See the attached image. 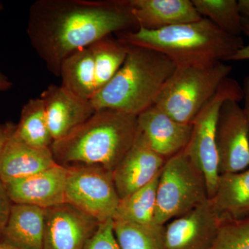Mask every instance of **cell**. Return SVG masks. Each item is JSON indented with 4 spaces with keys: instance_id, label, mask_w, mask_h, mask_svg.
<instances>
[{
    "instance_id": "1",
    "label": "cell",
    "mask_w": 249,
    "mask_h": 249,
    "mask_svg": "<svg viewBox=\"0 0 249 249\" xmlns=\"http://www.w3.org/2000/svg\"><path fill=\"white\" fill-rule=\"evenodd\" d=\"M138 27L129 0H37L29 9L27 31L33 48L58 77L62 61L73 52Z\"/></svg>"
},
{
    "instance_id": "2",
    "label": "cell",
    "mask_w": 249,
    "mask_h": 249,
    "mask_svg": "<svg viewBox=\"0 0 249 249\" xmlns=\"http://www.w3.org/2000/svg\"><path fill=\"white\" fill-rule=\"evenodd\" d=\"M138 131L137 116L98 109L67 137L53 142L51 150L59 165H99L113 173Z\"/></svg>"
},
{
    "instance_id": "3",
    "label": "cell",
    "mask_w": 249,
    "mask_h": 249,
    "mask_svg": "<svg viewBox=\"0 0 249 249\" xmlns=\"http://www.w3.org/2000/svg\"><path fill=\"white\" fill-rule=\"evenodd\" d=\"M121 42L163 54L175 65H197L229 61L245 46L240 36L229 35L203 18L160 30L139 27L116 34Z\"/></svg>"
},
{
    "instance_id": "4",
    "label": "cell",
    "mask_w": 249,
    "mask_h": 249,
    "mask_svg": "<svg viewBox=\"0 0 249 249\" xmlns=\"http://www.w3.org/2000/svg\"><path fill=\"white\" fill-rule=\"evenodd\" d=\"M130 46L124 65L90 101L95 110L114 109L138 116L152 107L177 65L156 51Z\"/></svg>"
},
{
    "instance_id": "5",
    "label": "cell",
    "mask_w": 249,
    "mask_h": 249,
    "mask_svg": "<svg viewBox=\"0 0 249 249\" xmlns=\"http://www.w3.org/2000/svg\"><path fill=\"white\" fill-rule=\"evenodd\" d=\"M231 71L224 62L178 65L155 106L175 121L192 124Z\"/></svg>"
},
{
    "instance_id": "6",
    "label": "cell",
    "mask_w": 249,
    "mask_h": 249,
    "mask_svg": "<svg viewBox=\"0 0 249 249\" xmlns=\"http://www.w3.org/2000/svg\"><path fill=\"white\" fill-rule=\"evenodd\" d=\"M208 199L204 174L183 149L165 160L160 170L154 224L165 226Z\"/></svg>"
},
{
    "instance_id": "7",
    "label": "cell",
    "mask_w": 249,
    "mask_h": 249,
    "mask_svg": "<svg viewBox=\"0 0 249 249\" xmlns=\"http://www.w3.org/2000/svg\"><path fill=\"white\" fill-rule=\"evenodd\" d=\"M242 98V86L237 80L228 77L192 123L191 139L184 150L192 161L204 174L209 199L215 193L220 176L216 143L219 111L227 100L240 102Z\"/></svg>"
},
{
    "instance_id": "8",
    "label": "cell",
    "mask_w": 249,
    "mask_h": 249,
    "mask_svg": "<svg viewBox=\"0 0 249 249\" xmlns=\"http://www.w3.org/2000/svg\"><path fill=\"white\" fill-rule=\"evenodd\" d=\"M66 167L65 202L76 206L99 222L113 219L120 197L112 172L99 165Z\"/></svg>"
},
{
    "instance_id": "9",
    "label": "cell",
    "mask_w": 249,
    "mask_h": 249,
    "mask_svg": "<svg viewBox=\"0 0 249 249\" xmlns=\"http://www.w3.org/2000/svg\"><path fill=\"white\" fill-rule=\"evenodd\" d=\"M216 143L220 175L249 168V128L242 107L235 100L223 103L218 117Z\"/></svg>"
},
{
    "instance_id": "10",
    "label": "cell",
    "mask_w": 249,
    "mask_h": 249,
    "mask_svg": "<svg viewBox=\"0 0 249 249\" xmlns=\"http://www.w3.org/2000/svg\"><path fill=\"white\" fill-rule=\"evenodd\" d=\"M100 223L70 203L49 208L42 249H83Z\"/></svg>"
},
{
    "instance_id": "11",
    "label": "cell",
    "mask_w": 249,
    "mask_h": 249,
    "mask_svg": "<svg viewBox=\"0 0 249 249\" xmlns=\"http://www.w3.org/2000/svg\"><path fill=\"white\" fill-rule=\"evenodd\" d=\"M221 222L211 199L164 226L166 249H211Z\"/></svg>"
},
{
    "instance_id": "12",
    "label": "cell",
    "mask_w": 249,
    "mask_h": 249,
    "mask_svg": "<svg viewBox=\"0 0 249 249\" xmlns=\"http://www.w3.org/2000/svg\"><path fill=\"white\" fill-rule=\"evenodd\" d=\"M165 160L155 152L139 130L132 146L113 171L120 199L153 180L160 173Z\"/></svg>"
},
{
    "instance_id": "13",
    "label": "cell",
    "mask_w": 249,
    "mask_h": 249,
    "mask_svg": "<svg viewBox=\"0 0 249 249\" xmlns=\"http://www.w3.org/2000/svg\"><path fill=\"white\" fill-rule=\"evenodd\" d=\"M67 176V167L56 163L40 173L4 184L14 204L47 209L65 202Z\"/></svg>"
},
{
    "instance_id": "14",
    "label": "cell",
    "mask_w": 249,
    "mask_h": 249,
    "mask_svg": "<svg viewBox=\"0 0 249 249\" xmlns=\"http://www.w3.org/2000/svg\"><path fill=\"white\" fill-rule=\"evenodd\" d=\"M40 97L53 142L67 137L96 111L89 101L76 97L61 85H49Z\"/></svg>"
},
{
    "instance_id": "15",
    "label": "cell",
    "mask_w": 249,
    "mask_h": 249,
    "mask_svg": "<svg viewBox=\"0 0 249 249\" xmlns=\"http://www.w3.org/2000/svg\"><path fill=\"white\" fill-rule=\"evenodd\" d=\"M137 124L152 148L165 160L186 148L193 129L192 124L175 121L155 105L137 116Z\"/></svg>"
},
{
    "instance_id": "16",
    "label": "cell",
    "mask_w": 249,
    "mask_h": 249,
    "mask_svg": "<svg viewBox=\"0 0 249 249\" xmlns=\"http://www.w3.org/2000/svg\"><path fill=\"white\" fill-rule=\"evenodd\" d=\"M129 3L138 27L147 30H160L203 18L192 0H129Z\"/></svg>"
},
{
    "instance_id": "17",
    "label": "cell",
    "mask_w": 249,
    "mask_h": 249,
    "mask_svg": "<svg viewBox=\"0 0 249 249\" xmlns=\"http://www.w3.org/2000/svg\"><path fill=\"white\" fill-rule=\"evenodd\" d=\"M56 164L51 147H36L11 136L0 157V179L4 183L28 178Z\"/></svg>"
},
{
    "instance_id": "18",
    "label": "cell",
    "mask_w": 249,
    "mask_h": 249,
    "mask_svg": "<svg viewBox=\"0 0 249 249\" xmlns=\"http://www.w3.org/2000/svg\"><path fill=\"white\" fill-rule=\"evenodd\" d=\"M46 209L14 204L0 242L21 249H42Z\"/></svg>"
},
{
    "instance_id": "19",
    "label": "cell",
    "mask_w": 249,
    "mask_h": 249,
    "mask_svg": "<svg viewBox=\"0 0 249 249\" xmlns=\"http://www.w3.org/2000/svg\"><path fill=\"white\" fill-rule=\"evenodd\" d=\"M210 199L221 222L248 217L249 168L220 175L215 193Z\"/></svg>"
},
{
    "instance_id": "20",
    "label": "cell",
    "mask_w": 249,
    "mask_h": 249,
    "mask_svg": "<svg viewBox=\"0 0 249 249\" xmlns=\"http://www.w3.org/2000/svg\"><path fill=\"white\" fill-rule=\"evenodd\" d=\"M59 77L65 89L90 102L96 92L94 62L90 47L80 49L67 56L60 65Z\"/></svg>"
},
{
    "instance_id": "21",
    "label": "cell",
    "mask_w": 249,
    "mask_h": 249,
    "mask_svg": "<svg viewBox=\"0 0 249 249\" xmlns=\"http://www.w3.org/2000/svg\"><path fill=\"white\" fill-rule=\"evenodd\" d=\"M13 137L31 146H52L53 139L49 130L45 106L40 97L29 100L23 106Z\"/></svg>"
},
{
    "instance_id": "22",
    "label": "cell",
    "mask_w": 249,
    "mask_h": 249,
    "mask_svg": "<svg viewBox=\"0 0 249 249\" xmlns=\"http://www.w3.org/2000/svg\"><path fill=\"white\" fill-rule=\"evenodd\" d=\"M160 175L145 186L120 199L114 221L140 225L154 224Z\"/></svg>"
},
{
    "instance_id": "23",
    "label": "cell",
    "mask_w": 249,
    "mask_h": 249,
    "mask_svg": "<svg viewBox=\"0 0 249 249\" xmlns=\"http://www.w3.org/2000/svg\"><path fill=\"white\" fill-rule=\"evenodd\" d=\"M110 36L89 46L92 52L96 91L109 83L124 65L130 46Z\"/></svg>"
},
{
    "instance_id": "24",
    "label": "cell",
    "mask_w": 249,
    "mask_h": 249,
    "mask_svg": "<svg viewBox=\"0 0 249 249\" xmlns=\"http://www.w3.org/2000/svg\"><path fill=\"white\" fill-rule=\"evenodd\" d=\"M114 231L121 249H166L164 226L114 221Z\"/></svg>"
},
{
    "instance_id": "25",
    "label": "cell",
    "mask_w": 249,
    "mask_h": 249,
    "mask_svg": "<svg viewBox=\"0 0 249 249\" xmlns=\"http://www.w3.org/2000/svg\"><path fill=\"white\" fill-rule=\"evenodd\" d=\"M201 17L229 35L242 34V14L236 0H192Z\"/></svg>"
},
{
    "instance_id": "26",
    "label": "cell",
    "mask_w": 249,
    "mask_h": 249,
    "mask_svg": "<svg viewBox=\"0 0 249 249\" xmlns=\"http://www.w3.org/2000/svg\"><path fill=\"white\" fill-rule=\"evenodd\" d=\"M211 249H249V216L221 222Z\"/></svg>"
},
{
    "instance_id": "27",
    "label": "cell",
    "mask_w": 249,
    "mask_h": 249,
    "mask_svg": "<svg viewBox=\"0 0 249 249\" xmlns=\"http://www.w3.org/2000/svg\"><path fill=\"white\" fill-rule=\"evenodd\" d=\"M83 249H121L114 231V219L100 223Z\"/></svg>"
},
{
    "instance_id": "28",
    "label": "cell",
    "mask_w": 249,
    "mask_h": 249,
    "mask_svg": "<svg viewBox=\"0 0 249 249\" xmlns=\"http://www.w3.org/2000/svg\"><path fill=\"white\" fill-rule=\"evenodd\" d=\"M14 202L10 198L5 184L0 179V240L9 221Z\"/></svg>"
},
{
    "instance_id": "29",
    "label": "cell",
    "mask_w": 249,
    "mask_h": 249,
    "mask_svg": "<svg viewBox=\"0 0 249 249\" xmlns=\"http://www.w3.org/2000/svg\"><path fill=\"white\" fill-rule=\"evenodd\" d=\"M242 33L245 34L248 38L249 42L245 45L238 52L231 58L229 61H240V60H249V12L242 13Z\"/></svg>"
},
{
    "instance_id": "30",
    "label": "cell",
    "mask_w": 249,
    "mask_h": 249,
    "mask_svg": "<svg viewBox=\"0 0 249 249\" xmlns=\"http://www.w3.org/2000/svg\"><path fill=\"white\" fill-rule=\"evenodd\" d=\"M15 128L16 124L12 123L0 124V157L2 155L6 143L14 134Z\"/></svg>"
},
{
    "instance_id": "31",
    "label": "cell",
    "mask_w": 249,
    "mask_h": 249,
    "mask_svg": "<svg viewBox=\"0 0 249 249\" xmlns=\"http://www.w3.org/2000/svg\"><path fill=\"white\" fill-rule=\"evenodd\" d=\"M242 89L243 93L242 100H244V107H242V110L249 128V76L246 77L244 80Z\"/></svg>"
},
{
    "instance_id": "32",
    "label": "cell",
    "mask_w": 249,
    "mask_h": 249,
    "mask_svg": "<svg viewBox=\"0 0 249 249\" xmlns=\"http://www.w3.org/2000/svg\"><path fill=\"white\" fill-rule=\"evenodd\" d=\"M12 87V83L8 79L7 77L0 71V92L7 91Z\"/></svg>"
},
{
    "instance_id": "33",
    "label": "cell",
    "mask_w": 249,
    "mask_h": 249,
    "mask_svg": "<svg viewBox=\"0 0 249 249\" xmlns=\"http://www.w3.org/2000/svg\"><path fill=\"white\" fill-rule=\"evenodd\" d=\"M238 4L241 14L249 12V0H240Z\"/></svg>"
},
{
    "instance_id": "34",
    "label": "cell",
    "mask_w": 249,
    "mask_h": 249,
    "mask_svg": "<svg viewBox=\"0 0 249 249\" xmlns=\"http://www.w3.org/2000/svg\"><path fill=\"white\" fill-rule=\"evenodd\" d=\"M0 249H21L17 248V247H14V246L7 245V244L1 243V242H0Z\"/></svg>"
},
{
    "instance_id": "35",
    "label": "cell",
    "mask_w": 249,
    "mask_h": 249,
    "mask_svg": "<svg viewBox=\"0 0 249 249\" xmlns=\"http://www.w3.org/2000/svg\"><path fill=\"white\" fill-rule=\"evenodd\" d=\"M3 6L2 4H1V3L0 2V11H1V9H2Z\"/></svg>"
}]
</instances>
